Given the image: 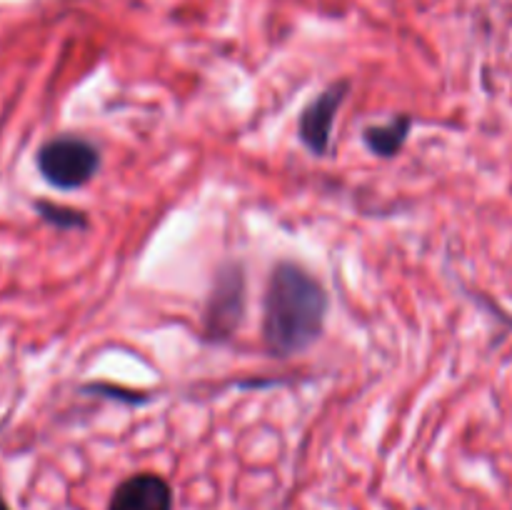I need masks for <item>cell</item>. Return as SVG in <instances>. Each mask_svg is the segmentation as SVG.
Instances as JSON below:
<instances>
[{"label": "cell", "instance_id": "obj_1", "mask_svg": "<svg viewBox=\"0 0 512 510\" xmlns=\"http://www.w3.org/2000/svg\"><path fill=\"white\" fill-rule=\"evenodd\" d=\"M330 300L323 283L293 260H280L263 300V343L273 358L308 350L323 335Z\"/></svg>", "mask_w": 512, "mask_h": 510}, {"label": "cell", "instance_id": "obj_2", "mask_svg": "<svg viewBox=\"0 0 512 510\" xmlns=\"http://www.w3.org/2000/svg\"><path fill=\"white\" fill-rule=\"evenodd\" d=\"M35 163L45 183L58 190H78L98 175L100 150L80 135H58L40 145Z\"/></svg>", "mask_w": 512, "mask_h": 510}, {"label": "cell", "instance_id": "obj_3", "mask_svg": "<svg viewBox=\"0 0 512 510\" xmlns=\"http://www.w3.org/2000/svg\"><path fill=\"white\" fill-rule=\"evenodd\" d=\"M248 305L243 265L228 263L220 268L203 313V335L210 343H228L240 330Z\"/></svg>", "mask_w": 512, "mask_h": 510}, {"label": "cell", "instance_id": "obj_4", "mask_svg": "<svg viewBox=\"0 0 512 510\" xmlns=\"http://www.w3.org/2000/svg\"><path fill=\"white\" fill-rule=\"evenodd\" d=\"M350 93L348 80H340V83L328 85L318 98L310 100L305 105L303 115H300L298 135L303 140L305 148L313 155H325L330 148V135H333V123L335 115H338L340 105L345 103Z\"/></svg>", "mask_w": 512, "mask_h": 510}, {"label": "cell", "instance_id": "obj_5", "mask_svg": "<svg viewBox=\"0 0 512 510\" xmlns=\"http://www.w3.org/2000/svg\"><path fill=\"white\" fill-rule=\"evenodd\" d=\"M108 510H173V488L158 473H135L113 490Z\"/></svg>", "mask_w": 512, "mask_h": 510}, {"label": "cell", "instance_id": "obj_6", "mask_svg": "<svg viewBox=\"0 0 512 510\" xmlns=\"http://www.w3.org/2000/svg\"><path fill=\"white\" fill-rule=\"evenodd\" d=\"M410 128H413V118L410 115H395L390 123L385 125H370L363 130V143L368 150L378 158H395L403 150L405 140H408Z\"/></svg>", "mask_w": 512, "mask_h": 510}, {"label": "cell", "instance_id": "obj_7", "mask_svg": "<svg viewBox=\"0 0 512 510\" xmlns=\"http://www.w3.org/2000/svg\"><path fill=\"white\" fill-rule=\"evenodd\" d=\"M35 208H38V213L43 215V220H48L50 225H55V228L60 230H78L88 225L85 213H80V210L75 208H65V205H55V203H38Z\"/></svg>", "mask_w": 512, "mask_h": 510}, {"label": "cell", "instance_id": "obj_8", "mask_svg": "<svg viewBox=\"0 0 512 510\" xmlns=\"http://www.w3.org/2000/svg\"><path fill=\"white\" fill-rule=\"evenodd\" d=\"M0 510H8V505H5L3 500H0Z\"/></svg>", "mask_w": 512, "mask_h": 510}]
</instances>
